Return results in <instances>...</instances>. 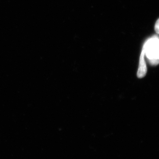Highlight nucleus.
Here are the masks:
<instances>
[{"label": "nucleus", "mask_w": 159, "mask_h": 159, "mask_svg": "<svg viewBox=\"0 0 159 159\" xmlns=\"http://www.w3.org/2000/svg\"><path fill=\"white\" fill-rule=\"evenodd\" d=\"M155 31L158 34H159V18L157 20L155 25Z\"/></svg>", "instance_id": "obj_3"}, {"label": "nucleus", "mask_w": 159, "mask_h": 159, "mask_svg": "<svg viewBox=\"0 0 159 159\" xmlns=\"http://www.w3.org/2000/svg\"><path fill=\"white\" fill-rule=\"evenodd\" d=\"M147 69L145 60V54L142 51L140 56L139 69L137 72V76L139 78H143L146 75Z\"/></svg>", "instance_id": "obj_2"}, {"label": "nucleus", "mask_w": 159, "mask_h": 159, "mask_svg": "<svg viewBox=\"0 0 159 159\" xmlns=\"http://www.w3.org/2000/svg\"><path fill=\"white\" fill-rule=\"evenodd\" d=\"M149 61L152 66H157L159 64V37L157 35L148 39L144 44L142 48Z\"/></svg>", "instance_id": "obj_1"}]
</instances>
